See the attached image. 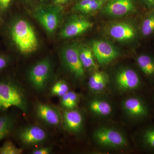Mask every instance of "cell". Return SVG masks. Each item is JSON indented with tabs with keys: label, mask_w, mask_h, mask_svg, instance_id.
I'll list each match as a JSON object with an SVG mask.
<instances>
[{
	"label": "cell",
	"mask_w": 154,
	"mask_h": 154,
	"mask_svg": "<svg viewBox=\"0 0 154 154\" xmlns=\"http://www.w3.org/2000/svg\"><path fill=\"white\" fill-rule=\"evenodd\" d=\"M62 57L67 69L76 79L79 80L84 78L85 69L80 59L78 45L72 44L65 47Z\"/></svg>",
	"instance_id": "8992f818"
},
{
	"label": "cell",
	"mask_w": 154,
	"mask_h": 154,
	"mask_svg": "<svg viewBox=\"0 0 154 154\" xmlns=\"http://www.w3.org/2000/svg\"><path fill=\"white\" fill-rule=\"evenodd\" d=\"M63 122L65 129L72 133L78 134L82 131L84 116L76 109L66 110L63 116Z\"/></svg>",
	"instance_id": "5bb4252c"
},
{
	"label": "cell",
	"mask_w": 154,
	"mask_h": 154,
	"mask_svg": "<svg viewBox=\"0 0 154 154\" xmlns=\"http://www.w3.org/2000/svg\"><path fill=\"white\" fill-rule=\"evenodd\" d=\"M46 133L41 127L30 126L25 128L19 133L20 140L27 145L36 144L41 143L45 139Z\"/></svg>",
	"instance_id": "e0dca14e"
},
{
	"label": "cell",
	"mask_w": 154,
	"mask_h": 154,
	"mask_svg": "<svg viewBox=\"0 0 154 154\" xmlns=\"http://www.w3.org/2000/svg\"><path fill=\"white\" fill-rule=\"evenodd\" d=\"M146 95L138 94L122 100L121 107L125 115L133 122L144 124L150 122L153 116L152 102Z\"/></svg>",
	"instance_id": "6da1fadb"
},
{
	"label": "cell",
	"mask_w": 154,
	"mask_h": 154,
	"mask_svg": "<svg viewBox=\"0 0 154 154\" xmlns=\"http://www.w3.org/2000/svg\"><path fill=\"white\" fill-rule=\"evenodd\" d=\"M69 91V87L65 81L60 80L56 82L51 89V93L54 96L61 97Z\"/></svg>",
	"instance_id": "d4e9b609"
},
{
	"label": "cell",
	"mask_w": 154,
	"mask_h": 154,
	"mask_svg": "<svg viewBox=\"0 0 154 154\" xmlns=\"http://www.w3.org/2000/svg\"><path fill=\"white\" fill-rule=\"evenodd\" d=\"M109 81L110 78L106 72L96 70L89 78L88 86L93 93L99 94L106 89Z\"/></svg>",
	"instance_id": "d6986e66"
},
{
	"label": "cell",
	"mask_w": 154,
	"mask_h": 154,
	"mask_svg": "<svg viewBox=\"0 0 154 154\" xmlns=\"http://www.w3.org/2000/svg\"><path fill=\"white\" fill-rule=\"evenodd\" d=\"M137 141L142 151L154 154V123L149 122L141 127L137 134Z\"/></svg>",
	"instance_id": "7c38bea8"
},
{
	"label": "cell",
	"mask_w": 154,
	"mask_h": 154,
	"mask_svg": "<svg viewBox=\"0 0 154 154\" xmlns=\"http://www.w3.org/2000/svg\"><path fill=\"white\" fill-rule=\"evenodd\" d=\"M36 112L38 117L48 124L55 126L60 123V114L49 105L39 103L36 107Z\"/></svg>",
	"instance_id": "ac0fdd59"
},
{
	"label": "cell",
	"mask_w": 154,
	"mask_h": 154,
	"mask_svg": "<svg viewBox=\"0 0 154 154\" xmlns=\"http://www.w3.org/2000/svg\"><path fill=\"white\" fill-rule=\"evenodd\" d=\"M33 16L45 30L51 34L57 30L61 20V10L52 7H40L34 11Z\"/></svg>",
	"instance_id": "52a82bcc"
},
{
	"label": "cell",
	"mask_w": 154,
	"mask_h": 154,
	"mask_svg": "<svg viewBox=\"0 0 154 154\" xmlns=\"http://www.w3.org/2000/svg\"><path fill=\"white\" fill-rule=\"evenodd\" d=\"M91 49L95 59L102 65L109 64L119 56V52L113 45L104 40L93 41Z\"/></svg>",
	"instance_id": "9c48e42d"
},
{
	"label": "cell",
	"mask_w": 154,
	"mask_h": 154,
	"mask_svg": "<svg viewBox=\"0 0 154 154\" xmlns=\"http://www.w3.org/2000/svg\"><path fill=\"white\" fill-rule=\"evenodd\" d=\"M113 85L116 91L121 94L139 92L143 94V93L149 92L150 90L137 72L128 67L122 68L116 71Z\"/></svg>",
	"instance_id": "3957f363"
},
{
	"label": "cell",
	"mask_w": 154,
	"mask_h": 154,
	"mask_svg": "<svg viewBox=\"0 0 154 154\" xmlns=\"http://www.w3.org/2000/svg\"><path fill=\"white\" fill-rule=\"evenodd\" d=\"M50 152V149L48 147L41 148L36 149L32 152L33 154H48Z\"/></svg>",
	"instance_id": "4316f807"
},
{
	"label": "cell",
	"mask_w": 154,
	"mask_h": 154,
	"mask_svg": "<svg viewBox=\"0 0 154 154\" xmlns=\"http://www.w3.org/2000/svg\"><path fill=\"white\" fill-rule=\"evenodd\" d=\"M69 0H55L56 4L57 5H63L68 2Z\"/></svg>",
	"instance_id": "4dcf8cb0"
},
{
	"label": "cell",
	"mask_w": 154,
	"mask_h": 154,
	"mask_svg": "<svg viewBox=\"0 0 154 154\" xmlns=\"http://www.w3.org/2000/svg\"><path fill=\"white\" fill-rule=\"evenodd\" d=\"M79 101L78 94L73 91H69L61 97V104L66 110L76 109Z\"/></svg>",
	"instance_id": "603a6c76"
},
{
	"label": "cell",
	"mask_w": 154,
	"mask_h": 154,
	"mask_svg": "<svg viewBox=\"0 0 154 154\" xmlns=\"http://www.w3.org/2000/svg\"><path fill=\"white\" fill-rule=\"evenodd\" d=\"M93 138L99 146L109 149L122 150L127 148L129 144L124 133L109 125H102L96 128L93 133Z\"/></svg>",
	"instance_id": "277c9868"
},
{
	"label": "cell",
	"mask_w": 154,
	"mask_h": 154,
	"mask_svg": "<svg viewBox=\"0 0 154 154\" xmlns=\"http://www.w3.org/2000/svg\"><path fill=\"white\" fill-rule=\"evenodd\" d=\"M107 32L110 37L120 42L131 41L136 36V30L134 26L126 22L112 24L109 27Z\"/></svg>",
	"instance_id": "4fadbf2b"
},
{
	"label": "cell",
	"mask_w": 154,
	"mask_h": 154,
	"mask_svg": "<svg viewBox=\"0 0 154 154\" xmlns=\"http://www.w3.org/2000/svg\"><path fill=\"white\" fill-rule=\"evenodd\" d=\"M12 40L20 52L29 54L35 52L38 46L37 35L33 27L28 21L19 19L11 26Z\"/></svg>",
	"instance_id": "7a4b0ae2"
},
{
	"label": "cell",
	"mask_w": 154,
	"mask_h": 154,
	"mask_svg": "<svg viewBox=\"0 0 154 154\" xmlns=\"http://www.w3.org/2000/svg\"><path fill=\"white\" fill-rule=\"evenodd\" d=\"M22 150L17 147L13 143L8 141L0 147V154H20Z\"/></svg>",
	"instance_id": "484cf974"
},
{
	"label": "cell",
	"mask_w": 154,
	"mask_h": 154,
	"mask_svg": "<svg viewBox=\"0 0 154 154\" xmlns=\"http://www.w3.org/2000/svg\"><path fill=\"white\" fill-rule=\"evenodd\" d=\"M51 69V63L48 58L42 60L32 66L29 71L28 79L35 89L40 91L46 87Z\"/></svg>",
	"instance_id": "ba28073f"
},
{
	"label": "cell",
	"mask_w": 154,
	"mask_h": 154,
	"mask_svg": "<svg viewBox=\"0 0 154 154\" xmlns=\"http://www.w3.org/2000/svg\"><path fill=\"white\" fill-rule=\"evenodd\" d=\"M15 107L23 112L27 110V103L20 88L13 83L0 82V109L6 110Z\"/></svg>",
	"instance_id": "5b68a950"
},
{
	"label": "cell",
	"mask_w": 154,
	"mask_h": 154,
	"mask_svg": "<svg viewBox=\"0 0 154 154\" xmlns=\"http://www.w3.org/2000/svg\"><path fill=\"white\" fill-rule=\"evenodd\" d=\"M135 0H108L104 5L105 14L112 17L125 16L136 11Z\"/></svg>",
	"instance_id": "8fae6325"
},
{
	"label": "cell",
	"mask_w": 154,
	"mask_h": 154,
	"mask_svg": "<svg viewBox=\"0 0 154 154\" xmlns=\"http://www.w3.org/2000/svg\"><path fill=\"white\" fill-rule=\"evenodd\" d=\"M11 0H0V7L3 9L7 8L9 7Z\"/></svg>",
	"instance_id": "f546056e"
},
{
	"label": "cell",
	"mask_w": 154,
	"mask_h": 154,
	"mask_svg": "<svg viewBox=\"0 0 154 154\" xmlns=\"http://www.w3.org/2000/svg\"><path fill=\"white\" fill-rule=\"evenodd\" d=\"M147 8L154 10V0H141Z\"/></svg>",
	"instance_id": "83f0119b"
},
{
	"label": "cell",
	"mask_w": 154,
	"mask_h": 154,
	"mask_svg": "<svg viewBox=\"0 0 154 154\" xmlns=\"http://www.w3.org/2000/svg\"><path fill=\"white\" fill-rule=\"evenodd\" d=\"M12 119L8 116H0V141L8 135L13 126Z\"/></svg>",
	"instance_id": "cb8c5ba5"
},
{
	"label": "cell",
	"mask_w": 154,
	"mask_h": 154,
	"mask_svg": "<svg viewBox=\"0 0 154 154\" xmlns=\"http://www.w3.org/2000/svg\"><path fill=\"white\" fill-rule=\"evenodd\" d=\"M88 106L91 113L96 117H108L113 112L112 104L104 97L95 96L89 101Z\"/></svg>",
	"instance_id": "2e32d148"
},
{
	"label": "cell",
	"mask_w": 154,
	"mask_h": 154,
	"mask_svg": "<svg viewBox=\"0 0 154 154\" xmlns=\"http://www.w3.org/2000/svg\"><path fill=\"white\" fill-rule=\"evenodd\" d=\"M8 64L7 58L2 56H0V70L5 67Z\"/></svg>",
	"instance_id": "f1b7e54d"
},
{
	"label": "cell",
	"mask_w": 154,
	"mask_h": 154,
	"mask_svg": "<svg viewBox=\"0 0 154 154\" xmlns=\"http://www.w3.org/2000/svg\"><path fill=\"white\" fill-rule=\"evenodd\" d=\"M139 69L146 80L150 91H154V57L147 54H141L137 57Z\"/></svg>",
	"instance_id": "9a60e30c"
},
{
	"label": "cell",
	"mask_w": 154,
	"mask_h": 154,
	"mask_svg": "<svg viewBox=\"0 0 154 154\" xmlns=\"http://www.w3.org/2000/svg\"><path fill=\"white\" fill-rule=\"evenodd\" d=\"M150 11L144 18L141 25V32L145 37L154 33V10Z\"/></svg>",
	"instance_id": "7402d4cb"
},
{
	"label": "cell",
	"mask_w": 154,
	"mask_h": 154,
	"mask_svg": "<svg viewBox=\"0 0 154 154\" xmlns=\"http://www.w3.org/2000/svg\"><path fill=\"white\" fill-rule=\"evenodd\" d=\"M106 0H82L75 5V11L88 14L99 10L102 8Z\"/></svg>",
	"instance_id": "ffe728a7"
},
{
	"label": "cell",
	"mask_w": 154,
	"mask_h": 154,
	"mask_svg": "<svg viewBox=\"0 0 154 154\" xmlns=\"http://www.w3.org/2000/svg\"><path fill=\"white\" fill-rule=\"evenodd\" d=\"M150 99L154 110V91L152 92L151 94Z\"/></svg>",
	"instance_id": "1f68e13d"
},
{
	"label": "cell",
	"mask_w": 154,
	"mask_h": 154,
	"mask_svg": "<svg viewBox=\"0 0 154 154\" xmlns=\"http://www.w3.org/2000/svg\"><path fill=\"white\" fill-rule=\"evenodd\" d=\"M80 59L85 69H94L97 67L95 57L91 48L84 45H78Z\"/></svg>",
	"instance_id": "44dd1931"
},
{
	"label": "cell",
	"mask_w": 154,
	"mask_h": 154,
	"mask_svg": "<svg viewBox=\"0 0 154 154\" xmlns=\"http://www.w3.org/2000/svg\"><path fill=\"white\" fill-rule=\"evenodd\" d=\"M93 26V23L85 17H73L64 25L61 31L60 35L63 38L79 36L88 31Z\"/></svg>",
	"instance_id": "30bf717a"
}]
</instances>
